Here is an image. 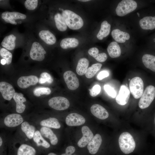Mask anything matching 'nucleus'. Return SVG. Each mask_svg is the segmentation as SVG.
I'll return each instance as SVG.
<instances>
[{"label":"nucleus","instance_id":"1","mask_svg":"<svg viewBox=\"0 0 155 155\" xmlns=\"http://www.w3.org/2000/svg\"><path fill=\"white\" fill-rule=\"evenodd\" d=\"M66 25L70 29L76 30L83 26L84 21L79 15L69 10H65L62 14Z\"/></svg>","mask_w":155,"mask_h":155},{"label":"nucleus","instance_id":"2","mask_svg":"<svg viewBox=\"0 0 155 155\" xmlns=\"http://www.w3.org/2000/svg\"><path fill=\"white\" fill-rule=\"evenodd\" d=\"M119 144L121 151L125 154L132 152L135 147V143L132 135L129 132H125L120 135Z\"/></svg>","mask_w":155,"mask_h":155},{"label":"nucleus","instance_id":"3","mask_svg":"<svg viewBox=\"0 0 155 155\" xmlns=\"http://www.w3.org/2000/svg\"><path fill=\"white\" fill-rule=\"evenodd\" d=\"M137 4L133 0H123L118 4L115 9L117 15L122 17L131 13L137 8Z\"/></svg>","mask_w":155,"mask_h":155},{"label":"nucleus","instance_id":"4","mask_svg":"<svg viewBox=\"0 0 155 155\" xmlns=\"http://www.w3.org/2000/svg\"><path fill=\"white\" fill-rule=\"evenodd\" d=\"M155 98V87L152 85L148 86L143 92L139 100L138 105L141 109L148 107Z\"/></svg>","mask_w":155,"mask_h":155},{"label":"nucleus","instance_id":"5","mask_svg":"<svg viewBox=\"0 0 155 155\" xmlns=\"http://www.w3.org/2000/svg\"><path fill=\"white\" fill-rule=\"evenodd\" d=\"M129 89L133 97L136 99L140 98L144 92V84L141 78L136 77L130 80Z\"/></svg>","mask_w":155,"mask_h":155},{"label":"nucleus","instance_id":"6","mask_svg":"<svg viewBox=\"0 0 155 155\" xmlns=\"http://www.w3.org/2000/svg\"><path fill=\"white\" fill-rule=\"evenodd\" d=\"M49 106L57 110L67 109L69 106L70 103L66 98L62 96H56L51 98L48 101Z\"/></svg>","mask_w":155,"mask_h":155},{"label":"nucleus","instance_id":"7","mask_svg":"<svg viewBox=\"0 0 155 155\" xmlns=\"http://www.w3.org/2000/svg\"><path fill=\"white\" fill-rule=\"evenodd\" d=\"M46 52L42 46L38 42L33 43L30 53V58L32 60L38 61H43Z\"/></svg>","mask_w":155,"mask_h":155},{"label":"nucleus","instance_id":"8","mask_svg":"<svg viewBox=\"0 0 155 155\" xmlns=\"http://www.w3.org/2000/svg\"><path fill=\"white\" fill-rule=\"evenodd\" d=\"M63 76L68 89L73 90L78 88L79 86V79L73 72L67 71L64 73Z\"/></svg>","mask_w":155,"mask_h":155},{"label":"nucleus","instance_id":"9","mask_svg":"<svg viewBox=\"0 0 155 155\" xmlns=\"http://www.w3.org/2000/svg\"><path fill=\"white\" fill-rule=\"evenodd\" d=\"M0 91L3 98L8 100H11L16 93L13 86L5 82H0Z\"/></svg>","mask_w":155,"mask_h":155},{"label":"nucleus","instance_id":"10","mask_svg":"<svg viewBox=\"0 0 155 155\" xmlns=\"http://www.w3.org/2000/svg\"><path fill=\"white\" fill-rule=\"evenodd\" d=\"M1 17L6 22L16 25L17 23L15 20H24L26 18V16L25 14L18 12L5 11L2 13Z\"/></svg>","mask_w":155,"mask_h":155},{"label":"nucleus","instance_id":"11","mask_svg":"<svg viewBox=\"0 0 155 155\" xmlns=\"http://www.w3.org/2000/svg\"><path fill=\"white\" fill-rule=\"evenodd\" d=\"M85 118L82 116L75 113L68 115L66 117L65 122L69 126H79L83 124L85 122Z\"/></svg>","mask_w":155,"mask_h":155},{"label":"nucleus","instance_id":"12","mask_svg":"<svg viewBox=\"0 0 155 155\" xmlns=\"http://www.w3.org/2000/svg\"><path fill=\"white\" fill-rule=\"evenodd\" d=\"M130 95V91L127 87L125 85L121 86L116 98V102L121 105L126 104L129 101Z\"/></svg>","mask_w":155,"mask_h":155},{"label":"nucleus","instance_id":"13","mask_svg":"<svg viewBox=\"0 0 155 155\" xmlns=\"http://www.w3.org/2000/svg\"><path fill=\"white\" fill-rule=\"evenodd\" d=\"M38 77L35 75L23 76L19 78L17 81L18 86L22 88H26L31 85L36 84L38 82Z\"/></svg>","mask_w":155,"mask_h":155},{"label":"nucleus","instance_id":"14","mask_svg":"<svg viewBox=\"0 0 155 155\" xmlns=\"http://www.w3.org/2000/svg\"><path fill=\"white\" fill-rule=\"evenodd\" d=\"M23 121V119L21 115L16 113L8 115L4 120L5 125L9 127L17 126L22 123Z\"/></svg>","mask_w":155,"mask_h":155},{"label":"nucleus","instance_id":"15","mask_svg":"<svg viewBox=\"0 0 155 155\" xmlns=\"http://www.w3.org/2000/svg\"><path fill=\"white\" fill-rule=\"evenodd\" d=\"M83 136L78 141V146L80 148L85 147L94 137L93 134L90 128L86 126H84L82 128Z\"/></svg>","mask_w":155,"mask_h":155},{"label":"nucleus","instance_id":"16","mask_svg":"<svg viewBox=\"0 0 155 155\" xmlns=\"http://www.w3.org/2000/svg\"><path fill=\"white\" fill-rule=\"evenodd\" d=\"M102 141L100 135L96 134L88 144L87 148L89 153L92 154H96L99 150Z\"/></svg>","mask_w":155,"mask_h":155},{"label":"nucleus","instance_id":"17","mask_svg":"<svg viewBox=\"0 0 155 155\" xmlns=\"http://www.w3.org/2000/svg\"><path fill=\"white\" fill-rule=\"evenodd\" d=\"M92 113L95 117L100 119H104L107 118L109 116L107 111L101 105L95 104L93 105L90 108Z\"/></svg>","mask_w":155,"mask_h":155},{"label":"nucleus","instance_id":"18","mask_svg":"<svg viewBox=\"0 0 155 155\" xmlns=\"http://www.w3.org/2000/svg\"><path fill=\"white\" fill-rule=\"evenodd\" d=\"M111 34L115 41L119 43H124L130 38V35L129 33L118 29L113 30Z\"/></svg>","mask_w":155,"mask_h":155},{"label":"nucleus","instance_id":"19","mask_svg":"<svg viewBox=\"0 0 155 155\" xmlns=\"http://www.w3.org/2000/svg\"><path fill=\"white\" fill-rule=\"evenodd\" d=\"M13 98L16 103V111L20 113H23L26 108V106L23 103L26 101L23 94L22 93L16 92Z\"/></svg>","mask_w":155,"mask_h":155},{"label":"nucleus","instance_id":"20","mask_svg":"<svg viewBox=\"0 0 155 155\" xmlns=\"http://www.w3.org/2000/svg\"><path fill=\"white\" fill-rule=\"evenodd\" d=\"M107 50L109 56L112 58H117L121 54L120 46L116 41L111 42L108 45Z\"/></svg>","mask_w":155,"mask_h":155},{"label":"nucleus","instance_id":"21","mask_svg":"<svg viewBox=\"0 0 155 155\" xmlns=\"http://www.w3.org/2000/svg\"><path fill=\"white\" fill-rule=\"evenodd\" d=\"M38 35L40 38L48 44L53 45L56 42V39L55 36L48 30L40 31Z\"/></svg>","mask_w":155,"mask_h":155},{"label":"nucleus","instance_id":"22","mask_svg":"<svg viewBox=\"0 0 155 155\" xmlns=\"http://www.w3.org/2000/svg\"><path fill=\"white\" fill-rule=\"evenodd\" d=\"M40 132L42 136L49 139L52 145L57 144L58 140L57 136L49 127L43 126L40 129Z\"/></svg>","mask_w":155,"mask_h":155},{"label":"nucleus","instance_id":"23","mask_svg":"<svg viewBox=\"0 0 155 155\" xmlns=\"http://www.w3.org/2000/svg\"><path fill=\"white\" fill-rule=\"evenodd\" d=\"M142 62L145 67L155 72V56L150 54L144 55L142 58Z\"/></svg>","mask_w":155,"mask_h":155},{"label":"nucleus","instance_id":"24","mask_svg":"<svg viewBox=\"0 0 155 155\" xmlns=\"http://www.w3.org/2000/svg\"><path fill=\"white\" fill-rule=\"evenodd\" d=\"M111 25L106 20L101 23L100 29L97 34V38L99 40H102L109 34L111 31Z\"/></svg>","mask_w":155,"mask_h":155},{"label":"nucleus","instance_id":"25","mask_svg":"<svg viewBox=\"0 0 155 155\" xmlns=\"http://www.w3.org/2000/svg\"><path fill=\"white\" fill-rule=\"evenodd\" d=\"M16 36L13 34H10L5 36L1 43V45L5 49L12 50L16 46Z\"/></svg>","mask_w":155,"mask_h":155},{"label":"nucleus","instance_id":"26","mask_svg":"<svg viewBox=\"0 0 155 155\" xmlns=\"http://www.w3.org/2000/svg\"><path fill=\"white\" fill-rule=\"evenodd\" d=\"M89 54L93 57L96 61L100 62L105 61L107 59V55L104 53H99V50L96 47H93L89 49Z\"/></svg>","mask_w":155,"mask_h":155},{"label":"nucleus","instance_id":"27","mask_svg":"<svg viewBox=\"0 0 155 155\" xmlns=\"http://www.w3.org/2000/svg\"><path fill=\"white\" fill-rule=\"evenodd\" d=\"M89 65V61L86 58L80 59L78 61L76 68V71L79 75L85 74Z\"/></svg>","mask_w":155,"mask_h":155},{"label":"nucleus","instance_id":"28","mask_svg":"<svg viewBox=\"0 0 155 155\" xmlns=\"http://www.w3.org/2000/svg\"><path fill=\"white\" fill-rule=\"evenodd\" d=\"M79 43L78 40L75 38H67L63 39L61 42L60 45L63 49L73 48L77 47Z\"/></svg>","mask_w":155,"mask_h":155},{"label":"nucleus","instance_id":"29","mask_svg":"<svg viewBox=\"0 0 155 155\" xmlns=\"http://www.w3.org/2000/svg\"><path fill=\"white\" fill-rule=\"evenodd\" d=\"M21 129L29 139L33 138L35 132V128L34 127L30 125L29 123L25 121L21 124Z\"/></svg>","mask_w":155,"mask_h":155},{"label":"nucleus","instance_id":"30","mask_svg":"<svg viewBox=\"0 0 155 155\" xmlns=\"http://www.w3.org/2000/svg\"><path fill=\"white\" fill-rule=\"evenodd\" d=\"M41 125L48 127L59 129L61 125L58 119L55 118L50 117L41 121L40 122Z\"/></svg>","mask_w":155,"mask_h":155},{"label":"nucleus","instance_id":"31","mask_svg":"<svg viewBox=\"0 0 155 155\" xmlns=\"http://www.w3.org/2000/svg\"><path fill=\"white\" fill-rule=\"evenodd\" d=\"M36 151L31 146L26 144H22L19 148L17 155H35Z\"/></svg>","mask_w":155,"mask_h":155},{"label":"nucleus","instance_id":"32","mask_svg":"<svg viewBox=\"0 0 155 155\" xmlns=\"http://www.w3.org/2000/svg\"><path fill=\"white\" fill-rule=\"evenodd\" d=\"M54 20L56 27L59 30L63 32L67 30V26L62 15L56 13L54 16Z\"/></svg>","mask_w":155,"mask_h":155},{"label":"nucleus","instance_id":"33","mask_svg":"<svg viewBox=\"0 0 155 155\" xmlns=\"http://www.w3.org/2000/svg\"><path fill=\"white\" fill-rule=\"evenodd\" d=\"M33 140L38 146H42L46 148H48L50 146V144L44 139L40 132L38 130L35 131Z\"/></svg>","mask_w":155,"mask_h":155},{"label":"nucleus","instance_id":"34","mask_svg":"<svg viewBox=\"0 0 155 155\" xmlns=\"http://www.w3.org/2000/svg\"><path fill=\"white\" fill-rule=\"evenodd\" d=\"M102 66L100 63H97L93 64L88 68L85 74L86 77L88 78H92L97 72L100 70Z\"/></svg>","mask_w":155,"mask_h":155},{"label":"nucleus","instance_id":"35","mask_svg":"<svg viewBox=\"0 0 155 155\" xmlns=\"http://www.w3.org/2000/svg\"><path fill=\"white\" fill-rule=\"evenodd\" d=\"M0 55L1 56L6 60L7 65H8L11 63L12 55L7 49L4 48L1 49L0 50Z\"/></svg>","mask_w":155,"mask_h":155},{"label":"nucleus","instance_id":"36","mask_svg":"<svg viewBox=\"0 0 155 155\" xmlns=\"http://www.w3.org/2000/svg\"><path fill=\"white\" fill-rule=\"evenodd\" d=\"M51 92V90L48 87H38L35 89L33 93L34 95L39 97L44 94L49 95Z\"/></svg>","mask_w":155,"mask_h":155},{"label":"nucleus","instance_id":"37","mask_svg":"<svg viewBox=\"0 0 155 155\" xmlns=\"http://www.w3.org/2000/svg\"><path fill=\"white\" fill-rule=\"evenodd\" d=\"M53 79L51 75L46 72L41 73L40 78L38 80V82L40 84H43L46 82L51 84L53 82Z\"/></svg>","mask_w":155,"mask_h":155},{"label":"nucleus","instance_id":"38","mask_svg":"<svg viewBox=\"0 0 155 155\" xmlns=\"http://www.w3.org/2000/svg\"><path fill=\"white\" fill-rule=\"evenodd\" d=\"M24 5L28 9L30 10L35 9L38 4L37 0H26L24 2Z\"/></svg>","mask_w":155,"mask_h":155},{"label":"nucleus","instance_id":"39","mask_svg":"<svg viewBox=\"0 0 155 155\" xmlns=\"http://www.w3.org/2000/svg\"><path fill=\"white\" fill-rule=\"evenodd\" d=\"M104 89L107 94L113 98H115L116 96V92L115 90L108 85L104 86Z\"/></svg>","mask_w":155,"mask_h":155},{"label":"nucleus","instance_id":"40","mask_svg":"<svg viewBox=\"0 0 155 155\" xmlns=\"http://www.w3.org/2000/svg\"><path fill=\"white\" fill-rule=\"evenodd\" d=\"M89 90L90 95L92 97H95L100 93L101 87L99 85H95Z\"/></svg>","mask_w":155,"mask_h":155},{"label":"nucleus","instance_id":"41","mask_svg":"<svg viewBox=\"0 0 155 155\" xmlns=\"http://www.w3.org/2000/svg\"><path fill=\"white\" fill-rule=\"evenodd\" d=\"M109 75V73L106 71H102L98 74L97 78L99 80H102L104 78L107 77Z\"/></svg>","mask_w":155,"mask_h":155},{"label":"nucleus","instance_id":"42","mask_svg":"<svg viewBox=\"0 0 155 155\" xmlns=\"http://www.w3.org/2000/svg\"><path fill=\"white\" fill-rule=\"evenodd\" d=\"M75 151V147L72 146L67 147L65 149V153L61 155H71Z\"/></svg>","mask_w":155,"mask_h":155},{"label":"nucleus","instance_id":"43","mask_svg":"<svg viewBox=\"0 0 155 155\" xmlns=\"http://www.w3.org/2000/svg\"><path fill=\"white\" fill-rule=\"evenodd\" d=\"M1 63L2 65H4L6 63V61L5 59H3L1 60Z\"/></svg>","mask_w":155,"mask_h":155},{"label":"nucleus","instance_id":"44","mask_svg":"<svg viewBox=\"0 0 155 155\" xmlns=\"http://www.w3.org/2000/svg\"><path fill=\"white\" fill-rule=\"evenodd\" d=\"M3 141L1 137H0V146H1L2 144Z\"/></svg>","mask_w":155,"mask_h":155},{"label":"nucleus","instance_id":"45","mask_svg":"<svg viewBox=\"0 0 155 155\" xmlns=\"http://www.w3.org/2000/svg\"><path fill=\"white\" fill-rule=\"evenodd\" d=\"M78 1H82V2H87V1H90V0H78Z\"/></svg>","mask_w":155,"mask_h":155},{"label":"nucleus","instance_id":"46","mask_svg":"<svg viewBox=\"0 0 155 155\" xmlns=\"http://www.w3.org/2000/svg\"><path fill=\"white\" fill-rule=\"evenodd\" d=\"M48 155H57L55 153H50Z\"/></svg>","mask_w":155,"mask_h":155},{"label":"nucleus","instance_id":"47","mask_svg":"<svg viewBox=\"0 0 155 155\" xmlns=\"http://www.w3.org/2000/svg\"><path fill=\"white\" fill-rule=\"evenodd\" d=\"M154 124L155 126V116L154 118Z\"/></svg>","mask_w":155,"mask_h":155},{"label":"nucleus","instance_id":"48","mask_svg":"<svg viewBox=\"0 0 155 155\" xmlns=\"http://www.w3.org/2000/svg\"><path fill=\"white\" fill-rule=\"evenodd\" d=\"M154 40V41H155V40Z\"/></svg>","mask_w":155,"mask_h":155},{"label":"nucleus","instance_id":"49","mask_svg":"<svg viewBox=\"0 0 155 155\" xmlns=\"http://www.w3.org/2000/svg\"></svg>","mask_w":155,"mask_h":155}]
</instances>
